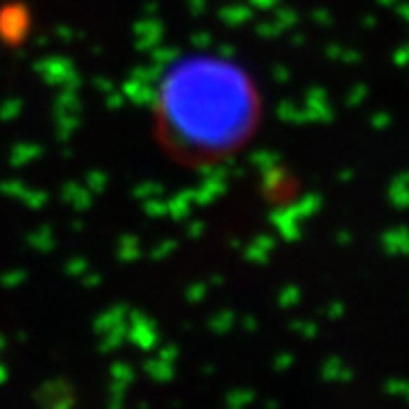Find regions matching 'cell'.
<instances>
[{
	"label": "cell",
	"mask_w": 409,
	"mask_h": 409,
	"mask_svg": "<svg viewBox=\"0 0 409 409\" xmlns=\"http://www.w3.org/2000/svg\"><path fill=\"white\" fill-rule=\"evenodd\" d=\"M160 114L171 141L193 155H221L255 123V93L237 66L219 57L175 64L160 86Z\"/></svg>",
	"instance_id": "1"
}]
</instances>
